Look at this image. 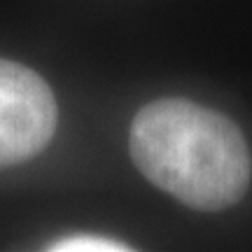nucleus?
I'll return each mask as SVG.
<instances>
[{
  "label": "nucleus",
  "mask_w": 252,
  "mask_h": 252,
  "mask_svg": "<svg viewBox=\"0 0 252 252\" xmlns=\"http://www.w3.org/2000/svg\"><path fill=\"white\" fill-rule=\"evenodd\" d=\"M128 152L152 185L194 210L236 206L252 178L241 128L187 98H159L138 110Z\"/></svg>",
  "instance_id": "obj_1"
},
{
  "label": "nucleus",
  "mask_w": 252,
  "mask_h": 252,
  "mask_svg": "<svg viewBox=\"0 0 252 252\" xmlns=\"http://www.w3.org/2000/svg\"><path fill=\"white\" fill-rule=\"evenodd\" d=\"M54 94L35 70L0 59V168L28 161L56 131Z\"/></svg>",
  "instance_id": "obj_2"
},
{
  "label": "nucleus",
  "mask_w": 252,
  "mask_h": 252,
  "mask_svg": "<svg viewBox=\"0 0 252 252\" xmlns=\"http://www.w3.org/2000/svg\"><path fill=\"white\" fill-rule=\"evenodd\" d=\"M47 250L54 252H126L131 250L126 243L110 241V238H98V236H72L52 243Z\"/></svg>",
  "instance_id": "obj_3"
}]
</instances>
